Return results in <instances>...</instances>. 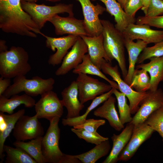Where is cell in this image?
Instances as JSON below:
<instances>
[{"instance_id": "cell-1", "label": "cell", "mask_w": 163, "mask_h": 163, "mask_svg": "<svg viewBox=\"0 0 163 163\" xmlns=\"http://www.w3.org/2000/svg\"><path fill=\"white\" fill-rule=\"evenodd\" d=\"M0 28L8 33L32 38L42 35L40 29L23 9L21 0H0Z\"/></svg>"}, {"instance_id": "cell-2", "label": "cell", "mask_w": 163, "mask_h": 163, "mask_svg": "<svg viewBox=\"0 0 163 163\" xmlns=\"http://www.w3.org/2000/svg\"><path fill=\"white\" fill-rule=\"evenodd\" d=\"M101 21L103 26L102 34L105 51L111 61L114 59L117 61L124 79L128 71L125 54L124 36L109 20L102 19Z\"/></svg>"}, {"instance_id": "cell-3", "label": "cell", "mask_w": 163, "mask_h": 163, "mask_svg": "<svg viewBox=\"0 0 163 163\" xmlns=\"http://www.w3.org/2000/svg\"><path fill=\"white\" fill-rule=\"evenodd\" d=\"M28 53L21 46H12L9 50L0 52V75L11 78L25 75L31 69Z\"/></svg>"}, {"instance_id": "cell-4", "label": "cell", "mask_w": 163, "mask_h": 163, "mask_svg": "<svg viewBox=\"0 0 163 163\" xmlns=\"http://www.w3.org/2000/svg\"><path fill=\"white\" fill-rule=\"evenodd\" d=\"M25 76L14 78L13 83L2 95L8 98L13 95L24 92L29 96L35 97L53 89L55 81L52 78L43 79L35 76L31 79H27Z\"/></svg>"}, {"instance_id": "cell-5", "label": "cell", "mask_w": 163, "mask_h": 163, "mask_svg": "<svg viewBox=\"0 0 163 163\" xmlns=\"http://www.w3.org/2000/svg\"><path fill=\"white\" fill-rule=\"evenodd\" d=\"M59 118L50 121V125L42 141V151L45 163H67L68 155L63 153L59 146Z\"/></svg>"}, {"instance_id": "cell-6", "label": "cell", "mask_w": 163, "mask_h": 163, "mask_svg": "<svg viewBox=\"0 0 163 163\" xmlns=\"http://www.w3.org/2000/svg\"><path fill=\"white\" fill-rule=\"evenodd\" d=\"M21 5L23 9L30 16L40 29L56 14L66 13L69 16L74 15L72 4L59 3L50 6L21 1Z\"/></svg>"}, {"instance_id": "cell-7", "label": "cell", "mask_w": 163, "mask_h": 163, "mask_svg": "<svg viewBox=\"0 0 163 163\" xmlns=\"http://www.w3.org/2000/svg\"><path fill=\"white\" fill-rule=\"evenodd\" d=\"M101 70L104 73L110 76L117 83L119 90L128 99L131 114H135L139 110L140 104L148 94V91L139 92L135 91L122 78L117 65L112 66L105 60L102 62Z\"/></svg>"}, {"instance_id": "cell-8", "label": "cell", "mask_w": 163, "mask_h": 163, "mask_svg": "<svg viewBox=\"0 0 163 163\" xmlns=\"http://www.w3.org/2000/svg\"><path fill=\"white\" fill-rule=\"evenodd\" d=\"M75 81L78 88V98L83 104L108 91L113 88L110 84L101 82L85 74H78Z\"/></svg>"}, {"instance_id": "cell-9", "label": "cell", "mask_w": 163, "mask_h": 163, "mask_svg": "<svg viewBox=\"0 0 163 163\" xmlns=\"http://www.w3.org/2000/svg\"><path fill=\"white\" fill-rule=\"evenodd\" d=\"M41 96V98L34 106L38 118L45 119L50 121L55 117L61 118L63 114L64 106L57 94L51 90Z\"/></svg>"}, {"instance_id": "cell-10", "label": "cell", "mask_w": 163, "mask_h": 163, "mask_svg": "<svg viewBox=\"0 0 163 163\" xmlns=\"http://www.w3.org/2000/svg\"><path fill=\"white\" fill-rule=\"evenodd\" d=\"M37 115L30 117L24 115L16 122L12 135L17 141L31 140L43 136L44 129Z\"/></svg>"}, {"instance_id": "cell-11", "label": "cell", "mask_w": 163, "mask_h": 163, "mask_svg": "<svg viewBox=\"0 0 163 163\" xmlns=\"http://www.w3.org/2000/svg\"><path fill=\"white\" fill-rule=\"evenodd\" d=\"M81 5L84 19V23L89 36H97L102 34L103 26L99 16L106 10L97 3L94 5L90 0H77Z\"/></svg>"}, {"instance_id": "cell-12", "label": "cell", "mask_w": 163, "mask_h": 163, "mask_svg": "<svg viewBox=\"0 0 163 163\" xmlns=\"http://www.w3.org/2000/svg\"><path fill=\"white\" fill-rule=\"evenodd\" d=\"M155 131L145 122L134 125L131 137L120 153L118 161H126L134 155L139 147Z\"/></svg>"}, {"instance_id": "cell-13", "label": "cell", "mask_w": 163, "mask_h": 163, "mask_svg": "<svg viewBox=\"0 0 163 163\" xmlns=\"http://www.w3.org/2000/svg\"><path fill=\"white\" fill-rule=\"evenodd\" d=\"M139 108L130 123L134 125L144 123L154 112L163 106V91L158 88L149 91L148 94L142 101Z\"/></svg>"}, {"instance_id": "cell-14", "label": "cell", "mask_w": 163, "mask_h": 163, "mask_svg": "<svg viewBox=\"0 0 163 163\" xmlns=\"http://www.w3.org/2000/svg\"><path fill=\"white\" fill-rule=\"evenodd\" d=\"M42 35L46 39V45L47 47L56 52L50 56L48 62L50 65L55 66L60 64L68 50L74 44L79 36L73 35L56 38Z\"/></svg>"}, {"instance_id": "cell-15", "label": "cell", "mask_w": 163, "mask_h": 163, "mask_svg": "<svg viewBox=\"0 0 163 163\" xmlns=\"http://www.w3.org/2000/svg\"><path fill=\"white\" fill-rule=\"evenodd\" d=\"M49 21L54 27L57 35L68 34L80 37L89 36L85 28L83 20L77 19L73 16L64 17L56 14Z\"/></svg>"}, {"instance_id": "cell-16", "label": "cell", "mask_w": 163, "mask_h": 163, "mask_svg": "<svg viewBox=\"0 0 163 163\" xmlns=\"http://www.w3.org/2000/svg\"><path fill=\"white\" fill-rule=\"evenodd\" d=\"M88 52L86 44L79 36L71 50L64 57L61 66L56 71L55 75H64L75 68L82 62L84 56Z\"/></svg>"}, {"instance_id": "cell-17", "label": "cell", "mask_w": 163, "mask_h": 163, "mask_svg": "<svg viewBox=\"0 0 163 163\" xmlns=\"http://www.w3.org/2000/svg\"><path fill=\"white\" fill-rule=\"evenodd\" d=\"M122 33L125 38L132 40H141L148 44L163 40V30L152 29L145 24H130Z\"/></svg>"}, {"instance_id": "cell-18", "label": "cell", "mask_w": 163, "mask_h": 163, "mask_svg": "<svg viewBox=\"0 0 163 163\" xmlns=\"http://www.w3.org/2000/svg\"><path fill=\"white\" fill-rule=\"evenodd\" d=\"M62 100L67 111L66 118H73L80 116L81 111L84 107L78 97L77 85L75 81H73L61 93Z\"/></svg>"}, {"instance_id": "cell-19", "label": "cell", "mask_w": 163, "mask_h": 163, "mask_svg": "<svg viewBox=\"0 0 163 163\" xmlns=\"http://www.w3.org/2000/svg\"><path fill=\"white\" fill-rule=\"evenodd\" d=\"M81 37L86 44L88 52L92 62L101 70V64L105 60L111 64L112 61L105 51L102 34L97 36H82Z\"/></svg>"}, {"instance_id": "cell-20", "label": "cell", "mask_w": 163, "mask_h": 163, "mask_svg": "<svg viewBox=\"0 0 163 163\" xmlns=\"http://www.w3.org/2000/svg\"><path fill=\"white\" fill-rule=\"evenodd\" d=\"M98 0L104 3L106 7V11L114 17L116 22L115 27L121 32L122 33L130 24L135 23L136 22L135 18L128 16L116 0Z\"/></svg>"}, {"instance_id": "cell-21", "label": "cell", "mask_w": 163, "mask_h": 163, "mask_svg": "<svg viewBox=\"0 0 163 163\" xmlns=\"http://www.w3.org/2000/svg\"><path fill=\"white\" fill-rule=\"evenodd\" d=\"M134 125L129 123L119 135L113 134L111 137L113 142L111 150L102 163H116L118 156L129 141L132 134Z\"/></svg>"}, {"instance_id": "cell-22", "label": "cell", "mask_w": 163, "mask_h": 163, "mask_svg": "<svg viewBox=\"0 0 163 163\" xmlns=\"http://www.w3.org/2000/svg\"><path fill=\"white\" fill-rule=\"evenodd\" d=\"M116 99L111 96L102 105L94 111L93 114L96 117L106 119L111 127L116 130L120 131L124 127L120 120L115 108Z\"/></svg>"}, {"instance_id": "cell-23", "label": "cell", "mask_w": 163, "mask_h": 163, "mask_svg": "<svg viewBox=\"0 0 163 163\" xmlns=\"http://www.w3.org/2000/svg\"><path fill=\"white\" fill-rule=\"evenodd\" d=\"M125 47L128 54L129 67L127 74L123 80L130 85L138 57L148 44L141 40H137L136 42H135L133 40L125 38Z\"/></svg>"}, {"instance_id": "cell-24", "label": "cell", "mask_w": 163, "mask_h": 163, "mask_svg": "<svg viewBox=\"0 0 163 163\" xmlns=\"http://www.w3.org/2000/svg\"><path fill=\"white\" fill-rule=\"evenodd\" d=\"M149 59V62L138 64L135 68L144 69L149 73L151 84L149 91H153L157 90L159 83L163 82V56L152 57Z\"/></svg>"}, {"instance_id": "cell-25", "label": "cell", "mask_w": 163, "mask_h": 163, "mask_svg": "<svg viewBox=\"0 0 163 163\" xmlns=\"http://www.w3.org/2000/svg\"><path fill=\"white\" fill-rule=\"evenodd\" d=\"M36 103L32 97L25 93L21 95L14 94L8 98L1 95L0 96V111L11 114L21 104H24L26 107L31 108L34 106Z\"/></svg>"}, {"instance_id": "cell-26", "label": "cell", "mask_w": 163, "mask_h": 163, "mask_svg": "<svg viewBox=\"0 0 163 163\" xmlns=\"http://www.w3.org/2000/svg\"><path fill=\"white\" fill-rule=\"evenodd\" d=\"M101 70L92 62L87 54L84 56L82 62L73 70L72 72L77 74L82 73L97 76L107 81L113 88L119 90L116 82L109 79Z\"/></svg>"}, {"instance_id": "cell-27", "label": "cell", "mask_w": 163, "mask_h": 163, "mask_svg": "<svg viewBox=\"0 0 163 163\" xmlns=\"http://www.w3.org/2000/svg\"><path fill=\"white\" fill-rule=\"evenodd\" d=\"M43 136L39 137L25 142L16 140L13 145L22 149L31 156L37 163H45L42 151V141Z\"/></svg>"}, {"instance_id": "cell-28", "label": "cell", "mask_w": 163, "mask_h": 163, "mask_svg": "<svg viewBox=\"0 0 163 163\" xmlns=\"http://www.w3.org/2000/svg\"><path fill=\"white\" fill-rule=\"evenodd\" d=\"M111 148L109 139L96 145L89 151L82 154L73 155L82 163H94L101 158L107 155Z\"/></svg>"}, {"instance_id": "cell-29", "label": "cell", "mask_w": 163, "mask_h": 163, "mask_svg": "<svg viewBox=\"0 0 163 163\" xmlns=\"http://www.w3.org/2000/svg\"><path fill=\"white\" fill-rule=\"evenodd\" d=\"M113 94V88L109 91L95 97L87 108L85 112L81 116L73 118H63L62 123L64 126H73L83 123L86 120L88 115L93 110L104 103Z\"/></svg>"}, {"instance_id": "cell-30", "label": "cell", "mask_w": 163, "mask_h": 163, "mask_svg": "<svg viewBox=\"0 0 163 163\" xmlns=\"http://www.w3.org/2000/svg\"><path fill=\"white\" fill-rule=\"evenodd\" d=\"M25 113V110L24 109H21L16 113L9 115L5 114L1 112H0L3 117L6 123L5 129L2 132H0V163H2L5 157L3 154V147L5 141L13 130L18 120L21 116L24 115Z\"/></svg>"}, {"instance_id": "cell-31", "label": "cell", "mask_w": 163, "mask_h": 163, "mask_svg": "<svg viewBox=\"0 0 163 163\" xmlns=\"http://www.w3.org/2000/svg\"><path fill=\"white\" fill-rule=\"evenodd\" d=\"M3 150L6 154L5 163H37L27 153L20 148H14L4 145Z\"/></svg>"}, {"instance_id": "cell-32", "label": "cell", "mask_w": 163, "mask_h": 163, "mask_svg": "<svg viewBox=\"0 0 163 163\" xmlns=\"http://www.w3.org/2000/svg\"><path fill=\"white\" fill-rule=\"evenodd\" d=\"M129 85L137 92L149 91L151 86L150 78L148 72L143 69H135Z\"/></svg>"}, {"instance_id": "cell-33", "label": "cell", "mask_w": 163, "mask_h": 163, "mask_svg": "<svg viewBox=\"0 0 163 163\" xmlns=\"http://www.w3.org/2000/svg\"><path fill=\"white\" fill-rule=\"evenodd\" d=\"M113 88V94L115 96L117 102L120 120L123 125L126 123H129L132 121L133 117H131L129 106L127 103L126 97L117 89Z\"/></svg>"}, {"instance_id": "cell-34", "label": "cell", "mask_w": 163, "mask_h": 163, "mask_svg": "<svg viewBox=\"0 0 163 163\" xmlns=\"http://www.w3.org/2000/svg\"><path fill=\"white\" fill-rule=\"evenodd\" d=\"M163 56V40L152 46L146 47L140 54L137 62V64L142 63L151 58Z\"/></svg>"}, {"instance_id": "cell-35", "label": "cell", "mask_w": 163, "mask_h": 163, "mask_svg": "<svg viewBox=\"0 0 163 163\" xmlns=\"http://www.w3.org/2000/svg\"><path fill=\"white\" fill-rule=\"evenodd\" d=\"M145 122L158 132L163 140V106L152 113Z\"/></svg>"}, {"instance_id": "cell-36", "label": "cell", "mask_w": 163, "mask_h": 163, "mask_svg": "<svg viewBox=\"0 0 163 163\" xmlns=\"http://www.w3.org/2000/svg\"><path fill=\"white\" fill-rule=\"evenodd\" d=\"M72 132L75 134L78 137L84 139L88 143L98 145L102 142L109 139L108 137H104L97 132H91L84 130L76 129L73 128L71 129Z\"/></svg>"}, {"instance_id": "cell-37", "label": "cell", "mask_w": 163, "mask_h": 163, "mask_svg": "<svg viewBox=\"0 0 163 163\" xmlns=\"http://www.w3.org/2000/svg\"><path fill=\"white\" fill-rule=\"evenodd\" d=\"M105 123V121L104 120L89 119H86L81 124L73 126V128L90 132H96L100 126L104 125Z\"/></svg>"}, {"instance_id": "cell-38", "label": "cell", "mask_w": 163, "mask_h": 163, "mask_svg": "<svg viewBox=\"0 0 163 163\" xmlns=\"http://www.w3.org/2000/svg\"><path fill=\"white\" fill-rule=\"evenodd\" d=\"M136 22L137 24H145L150 27L163 29V15L154 17L139 16L136 19Z\"/></svg>"}, {"instance_id": "cell-39", "label": "cell", "mask_w": 163, "mask_h": 163, "mask_svg": "<svg viewBox=\"0 0 163 163\" xmlns=\"http://www.w3.org/2000/svg\"><path fill=\"white\" fill-rule=\"evenodd\" d=\"M143 6L142 0H127L123 9L128 16L135 18L136 12Z\"/></svg>"}, {"instance_id": "cell-40", "label": "cell", "mask_w": 163, "mask_h": 163, "mask_svg": "<svg viewBox=\"0 0 163 163\" xmlns=\"http://www.w3.org/2000/svg\"><path fill=\"white\" fill-rule=\"evenodd\" d=\"M163 14V1L151 0L146 16L154 17Z\"/></svg>"}, {"instance_id": "cell-41", "label": "cell", "mask_w": 163, "mask_h": 163, "mask_svg": "<svg viewBox=\"0 0 163 163\" xmlns=\"http://www.w3.org/2000/svg\"><path fill=\"white\" fill-rule=\"evenodd\" d=\"M11 78H3L1 76L0 78V96L3 94L8 88L11 85Z\"/></svg>"}, {"instance_id": "cell-42", "label": "cell", "mask_w": 163, "mask_h": 163, "mask_svg": "<svg viewBox=\"0 0 163 163\" xmlns=\"http://www.w3.org/2000/svg\"><path fill=\"white\" fill-rule=\"evenodd\" d=\"M151 0H142L143 7L141 9L145 14V15L147 14V11Z\"/></svg>"}, {"instance_id": "cell-43", "label": "cell", "mask_w": 163, "mask_h": 163, "mask_svg": "<svg viewBox=\"0 0 163 163\" xmlns=\"http://www.w3.org/2000/svg\"><path fill=\"white\" fill-rule=\"evenodd\" d=\"M8 50V47L6 44V41L2 40H0V52Z\"/></svg>"}, {"instance_id": "cell-44", "label": "cell", "mask_w": 163, "mask_h": 163, "mask_svg": "<svg viewBox=\"0 0 163 163\" xmlns=\"http://www.w3.org/2000/svg\"><path fill=\"white\" fill-rule=\"evenodd\" d=\"M38 0H21V1H24L28 2H36ZM50 2H56L60 1V0H46Z\"/></svg>"}, {"instance_id": "cell-45", "label": "cell", "mask_w": 163, "mask_h": 163, "mask_svg": "<svg viewBox=\"0 0 163 163\" xmlns=\"http://www.w3.org/2000/svg\"><path fill=\"white\" fill-rule=\"evenodd\" d=\"M120 5L123 8L127 0H116Z\"/></svg>"}, {"instance_id": "cell-46", "label": "cell", "mask_w": 163, "mask_h": 163, "mask_svg": "<svg viewBox=\"0 0 163 163\" xmlns=\"http://www.w3.org/2000/svg\"><path fill=\"white\" fill-rule=\"evenodd\" d=\"M162 0L163 1V0Z\"/></svg>"}]
</instances>
